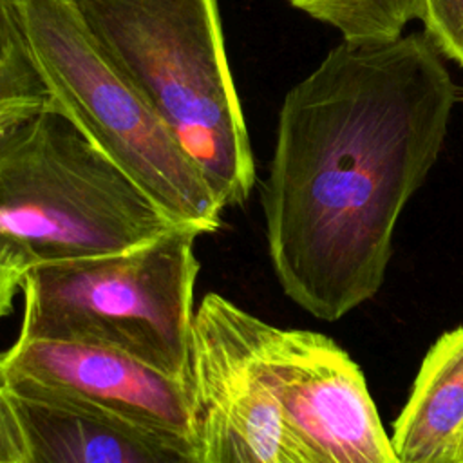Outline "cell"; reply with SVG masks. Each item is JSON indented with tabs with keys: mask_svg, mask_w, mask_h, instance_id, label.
<instances>
[{
	"mask_svg": "<svg viewBox=\"0 0 463 463\" xmlns=\"http://www.w3.org/2000/svg\"><path fill=\"white\" fill-rule=\"evenodd\" d=\"M54 105L13 0H0V127Z\"/></svg>",
	"mask_w": 463,
	"mask_h": 463,
	"instance_id": "8fae6325",
	"label": "cell"
},
{
	"mask_svg": "<svg viewBox=\"0 0 463 463\" xmlns=\"http://www.w3.org/2000/svg\"><path fill=\"white\" fill-rule=\"evenodd\" d=\"M259 326L217 293L195 309L188 385L203 463L282 461V416L259 367Z\"/></svg>",
	"mask_w": 463,
	"mask_h": 463,
	"instance_id": "52a82bcc",
	"label": "cell"
},
{
	"mask_svg": "<svg viewBox=\"0 0 463 463\" xmlns=\"http://www.w3.org/2000/svg\"><path fill=\"white\" fill-rule=\"evenodd\" d=\"M280 463H293V461H291V459H288L286 456H282V461H280Z\"/></svg>",
	"mask_w": 463,
	"mask_h": 463,
	"instance_id": "2e32d148",
	"label": "cell"
},
{
	"mask_svg": "<svg viewBox=\"0 0 463 463\" xmlns=\"http://www.w3.org/2000/svg\"><path fill=\"white\" fill-rule=\"evenodd\" d=\"M197 235L177 226L123 251L31 266L16 338L110 349L188 382Z\"/></svg>",
	"mask_w": 463,
	"mask_h": 463,
	"instance_id": "277c9868",
	"label": "cell"
},
{
	"mask_svg": "<svg viewBox=\"0 0 463 463\" xmlns=\"http://www.w3.org/2000/svg\"><path fill=\"white\" fill-rule=\"evenodd\" d=\"M0 380L18 396L78 405L195 439L188 382L110 349L16 338L0 354Z\"/></svg>",
	"mask_w": 463,
	"mask_h": 463,
	"instance_id": "ba28073f",
	"label": "cell"
},
{
	"mask_svg": "<svg viewBox=\"0 0 463 463\" xmlns=\"http://www.w3.org/2000/svg\"><path fill=\"white\" fill-rule=\"evenodd\" d=\"M391 445L398 463H463V324L427 351Z\"/></svg>",
	"mask_w": 463,
	"mask_h": 463,
	"instance_id": "30bf717a",
	"label": "cell"
},
{
	"mask_svg": "<svg viewBox=\"0 0 463 463\" xmlns=\"http://www.w3.org/2000/svg\"><path fill=\"white\" fill-rule=\"evenodd\" d=\"M416 18L439 52L463 65V0H416Z\"/></svg>",
	"mask_w": 463,
	"mask_h": 463,
	"instance_id": "4fadbf2b",
	"label": "cell"
},
{
	"mask_svg": "<svg viewBox=\"0 0 463 463\" xmlns=\"http://www.w3.org/2000/svg\"><path fill=\"white\" fill-rule=\"evenodd\" d=\"M58 107L177 226L208 233L221 212L197 165L110 63L71 0H13Z\"/></svg>",
	"mask_w": 463,
	"mask_h": 463,
	"instance_id": "5b68a950",
	"label": "cell"
},
{
	"mask_svg": "<svg viewBox=\"0 0 463 463\" xmlns=\"http://www.w3.org/2000/svg\"><path fill=\"white\" fill-rule=\"evenodd\" d=\"M257 356L293 463H398L365 378L329 336L260 320Z\"/></svg>",
	"mask_w": 463,
	"mask_h": 463,
	"instance_id": "8992f818",
	"label": "cell"
},
{
	"mask_svg": "<svg viewBox=\"0 0 463 463\" xmlns=\"http://www.w3.org/2000/svg\"><path fill=\"white\" fill-rule=\"evenodd\" d=\"M423 33L342 40L282 101L264 184L269 259L320 320L373 298L396 221L447 137L456 85Z\"/></svg>",
	"mask_w": 463,
	"mask_h": 463,
	"instance_id": "6da1fadb",
	"label": "cell"
},
{
	"mask_svg": "<svg viewBox=\"0 0 463 463\" xmlns=\"http://www.w3.org/2000/svg\"><path fill=\"white\" fill-rule=\"evenodd\" d=\"M177 228L58 107L0 127V255L36 264L123 251Z\"/></svg>",
	"mask_w": 463,
	"mask_h": 463,
	"instance_id": "3957f363",
	"label": "cell"
},
{
	"mask_svg": "<svg viewBox=\"0 0 463 463\" xmlns=\"http://www.w3.org/2000/svg\"><path fill=\"white\" fill-rule=\"evenodd\" d=\"M110 63L201 170L219 206L241 204L255 161L217 0H71Z\"/></svg>",
	"mask_w": 463,
	"mask_h": 463,
	"instance_id": "7a4b0ae2",
	"label": "cell"
},
{
	"mask_svg": "<svg viewBox=\"0 0 463 463\" xmlns=\"http://www.w3.org/2000/svg\"><path fill=\"white\" fill-rule=\"evenodd\" d=\"M0 463H27L24 427L13 394L0 380Z\"/></svg>",
	"mask_w": 463,
	"mask_h": 463,
	"instance_id": "5bb4252c",
	"label": "cell"
},
{
	"mask_svg": "<svg viewBox=\"0 0 463 463\" xmlns=\"http://www.w3.org/2000/svg\"><path fill=\"white\" fill-rule=\"evenodd\" d=\"M344 40H392L416 18V0H288Z\"/></svg>",
	"mask_w": 463,
	"mask_h": 463,
	"instance_id": "7c38bea8",
	"label": "cell"
},
{
	"mask_svg": "<svg viewBox=\"0 0 463 463\" xmlns=\"http://www.w3.org/2000/svg\"><path fill=\"white\" fill-rule=\"evenodd\" d=\"M11 394L27 463H203L192 438L78 405Z\"/></svg>",
	"mask_w": 463,
	"mask_h": 463,
	"instance_id": "9c48e42d",
	"label": "cell"
},
{
	"mask_svg": "<svg viewBox=\"0 0 463 463\" xmlns=\"http://www.w3.org/2000/svg\"><path fill=\"white\" fill-rule=\"evenodd\" d=\"M25 268L0 255V320L13 309L14 295L22 289Z\"/></svg>",
	"mask_w": 463,
	"mask_h": 463,
	"instance_id": "9a60e30c",
	"label": "cell"
}]
</instances>
